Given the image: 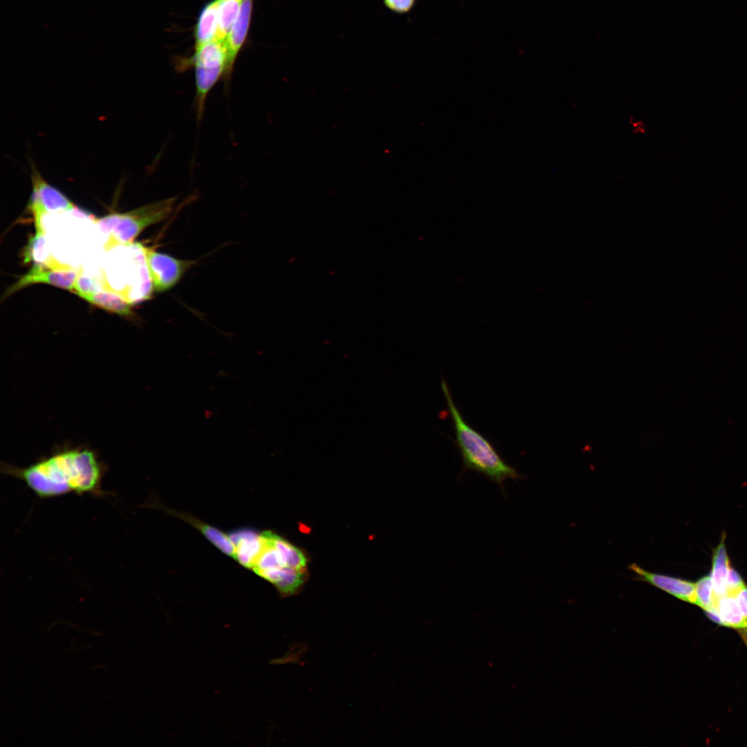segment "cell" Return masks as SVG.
<instances>
[{
    "label": "cell",
    "instance_id": "1",
    "mask_svg": "<svg viewBox=\"0 0 747 747\" xmlns=\"http://www.w3.org/2000/svg\"><path fill=\"white\" fill-rule=\"evenodd\" d=\"M1 471L22 481L39 498L48 499L69 493L100 495L105 466L91 448L64 447L26 467L2 463Z\"/></svg>",
    "mask_w": 747,
    "mask_h": 747
},
{
    "label": "cell",
    "instance_id": "2",
    "mask_svg": "<svg viewBox=\"0 0 747 747\" xmlns=\"http://www.w3.org/2000/svg\"><path fill=\"white\" fill-rule=\"evenodd\" d=\"M441 387L454 431V444L461 456L463 470L478 472L495 483L505 493L507 479L522 480L524 476L507 463L492 443L469 425L456 405L446 381Z\"/></svg>",
    "mask_w": 747,
    "mask_h": 747
},
{
    "label": "cell",
    "instance_id": "3",
    "mask_svg": "<svg viewBox=\"0 0 747 747\" xmlns=\"http://www.w3.org/2000/svg\"><path fill=\"white\" fill-rule=\"evenodd\" d=\"M177 200V196H172L125 213L111 214L99 219L97 221L100 230L109 235L107 247L131 243L146 228L168 218Z\"/></svg>",
    "mask_w": 747,
    "mask_h": 747
},
{
    "label": "cell",
    "instance_id": "4",
    "mask_svg": "<svg viewBox=\"0 0 747 747\" xmlns=\"http://www.w3.org/2000/svg\"><path fill=\"white\" fill-rule=\"evenodd\" d=\"M195 72V103L197 117L204 113L207 98L221 76H225L228 64L225 42L214 39L196 47L192 57Z\"/></svg>",
    "mask_w": 747,
    "mask_h": 747
},
{
    "label": "cell",
    "instance_id": "5",
    "mask_svg": "<svg viewBox=\"0 0 747 747\" xmlns=\"http://www.w3.org/2000/svg\"><path fill=\"white\" fill-rule=\"evenodd\" d=\"M31 179L33 192L28 208L33 215L35 230L43 229L42 220L44 215L60 213L75 208L74 204L61 192L47 183L35 168L32 171Z\"/></svg>",
    "mask_w": 747,
    "mask_h": 747
},
{
    "label": "cell",
    "instance_id": "6",
    "mask_svg": "<svg viewBox=\"0 0 747 747\" xmlns=\"http://www.w3.org/2000/svg\"><path fill=\"white\" fill-rule=\"evenodd\" d=\"M78 274V271L57 264L53 260L35 263L25 275L7 289L3 298L35 284H46L72 291Z\"/></svg>",
    "mask_w": 747,
    "mask_h": 747
},
{
    "label": "cell",
    "instance_id": "7",
    "mask_svg": "<svg viewBox=\"0 0 747 747\" xmlns=\"http://www.w3.org/2000/svg\"><path fill=\"white\" fill-rule=\"evenodd\" d=\"M145 257L154 290L160 293L173 288L193 261L183 260L145 247Z\"/></svg>",
    "mask_w": 747,
    "mask_h": 747
},
{
    "label": "cell",
    "instance_id": "8",
    "mask_svg": "<svg viewBox=\"0 0 747 747\" xmlns=\"http://www.w3.org/2000/svg\"><path fill=\"white\" fill-rule=\"evenodd\" d=\"M629 568L634 573L638 580L647 582L679 600L694 604L695 582L665 574L649 572L636 564H630Z\"/></svg>",
    "mask_w": 747,
    "mask_h": 747
},
{
    "label": "cell",
    "instance_id": "9",
    "mask_svg": "<svg viewBox=\"0 0 747 747\" xmlns=\"http://www.w3.org/2000/svg\"><path fill=\"white\" fill-rule=\"evenodd\" d=\"M252 3L253 0L243 1L239 15L225 41L228 64L224 77L226 80L232 73L237 56L246 40L250 22Z\"/></svg>",
    "mask_w": 747,
    "mask_h": 747
},
{
    "label": "cell",
    "instance_id": "10",
    "mask_svg": "<svg viewBox=\"0 0 747 747\" xmlns=\"http://www.w3.org/2000/svg\"><path fill=\"white\" fill-rule=\"evenodd\" d=\"M229 536L235 547L234 559L241 565L252 569L264 546L262 533L243 529L233 532Z\"/></svg>",
    "mask_w": 747,
    "mask_h": 747
},
{
    "label": "cell",
    "instance_id": "11",
    "mask_svg": "<svg viewBox=\"0 0 747 747\" xmlns=\"http://www.w3.org/2000/svg\"><path fill=\"white\" fill-rule=\"evenodd\" d=\"M258 575L270 582L283 598L298 593L307 577L306 571L290 567L266 571Z\"/></svg>",
    "mask_w": 747,
    "mask_h": 747
},
{
    "label": "cell",
    "instance_id": "12",
    "mask_svg": "<svg viewBox=\"0 0 747 747\" xmlns=\"http://www.w3.org/2000/svg\"><path fill=\"white\" fill-rule=\"evenodd\" d=\"M730 567V559L727 554L723 535L713 551L712 569L710 574L713 589L712 601L715 598L727 593V576Z\"/></svg>",
    "mask_w": 747,
    "mask_h": 747
},
{
    "label": "cell",
    "instance_id": "13",
    "mask_svg": "<svg viewBox=\"0 0 747 747\" xmlns=\"http://www.w3.org/2000/svg\"><path fill=\"white\" fill-rule=\"evenodd\" d=\"M89 303L120 316H131V304L127 299L111 290L94 292L77 295Z\"/></svg>",
    "mask_w": 747,
    "mask_h": 747
},
{
    "label": "cell",
    "instance_id": "14",
    "mask_svg": "<svg viewBox=\"0 0 747 747\" xmlns=\"http://www.w3.org/2000/svg\"><path fill=\"white\" fill-rule=\"evenodd\" d=\"M219 4V0H213L203 9L195 28L196 48L216 37Z\"/></svg>",
    "mask_w": 747,
    "mask_h": 747
},
{
    "label": "cell",
    "instance_id": "15",
    "mask_svg": "<svg viewBox=\"0 0 747 747\" xmlns=\"http://www.w3.org/2000/svg\"><path fill=\"white\" fill-rule=\"evenodd\" d=\"M169 513H172L173 515H176L178 517L186 520L187 522L194 525V527L199 530V531L221 551L225 555L234 558L235 547L229 535H226L217 528L206 524L190 515L174 512L172 510H169Z\"/></svg>",
    "mask_w": 747,
    "mask_h": 747
},
{
    "label": "cell",
    "instance_id": "16",
    "mask_svg": "<svg viewBox=\"0 0 747 747\" xmlns=\"http://www.w3.org/2000/svg\"><path fill=\"white\" fill-rule=\"evenodd\" d=\"M243 0H219L218 29L215 39L225 42Z\"/></svg>",
    "mask_w": 747,
    "mask_h": 747
},
{
    "label": "cell",
    "instance_id": "17",
    "mask_svg": "<svg viewBox=\"0 0 747 747\" xmlns=\"http://www.w3.org/2000/svg\"><path fill=\"white\" fill-rule=\"evenodd\" d=\"M271 540L279 550L288 567L306 571L307 560L304 553L292 544L270 531Z\"/></svg>",
    "mask_w": 747,
    "mask_h": 747
},
{
    "label": "cell",
    "instance_id": "18",
    "mask_svg": "<svg viewBox=\"0 0 747 747\" xmlns=\"http://www.w3.org/2000/svg\"><path fill=\"white\" fill-rule=\"evenodd\" d=\"M712 597L713 589L710 575L701 578L695 582L694 605L705 611L710 607Z\"/></svg>",
    "mask_w": 747,
    "mask_h": 747
},
{
    "label": "cell",
    "instance_id": "19",
    "mask_svg": "<svg viewBox=\"0 0 747 747\" xmlns=\"http://www.w3.org/2000/svg\"><path fill=\"white\" fill-rule=\"evenodd\" d=\"M384 2L391 10L403 13L408 12L412 8L415 0H384Z\"/></svg>",
    "mask_w": 747,
    "mask_h": 747
}]
</instances>
